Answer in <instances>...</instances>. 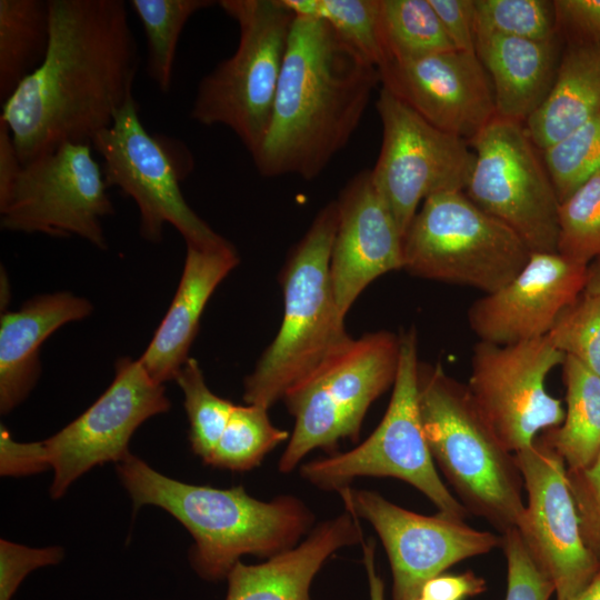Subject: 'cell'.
I'll return each mask as SVG.
<instances>
[{
  "mask_svg": "<svg viewBox=\"0 0 600 600\" xmlns=\"http://www.w3.org/2000/svg\"><path fill=\"white\" fill-rule=\"evenodd\" d=\"M338 493L346 510L378 533L391 566L392 600H414L429 579L449 567L502 547V536L473 529L463 519L416 513L351 486Z\"/></svg>",
  "mask_w": 600,
  "mask_h": 600,
  "instance_id": "9a60e30c",
  "label": "cell"
},
{
  "mask_svg": "<svg viewBox=\"0 0 600 600\" xmlns=\"http://www.w3.org/2000/svg\"><path fill=\"white\" fill-rule=\"evenodd\" d=\"M114 370L107 390L83 413L44 440L53 470V499L61 498L91 468L126 459L134 431L170 409L164 386L148 374L139 359L121 358Z\"/></svg>",
  "mask_w": 600,
  "mask_h": 600,
  "instance_id": "2e32d148",
  "label": "cell"
},
{
  "mask_svg": "<svg viewBox=\"0 0 600 600\" xmlns=\"http://www.w3.org/2000/svg\"><path fill=\"white\" fill-rule=\"evenodd\" d=\"M92 150L89 143H64L23 164L12 193L0 204L1 228L57 238L76 236L107 249L101 220L114 208Z\"/></svg>",
  "mask_w": 600,
  "mask_h": 600,
  "instance_id": "7c38bea8",
  "label": "cell"
},
{
  "mask_svg": "<svg viewBox=\"0 0 600 600\" xmlns=\"http://www.w3.org/2000/svg\"><path fill=\"white\" fill-rule=\"evenodd\" d=\"M414 600H429V599H427V598H424L422 596H418Z\"/></svg>",
  "mask_w": 600,
  "mask_h": 600,
  "instance_id": "c3c4849f",
  "label": "cell"
},
{
  "mask_svg": "<svg viewBox=\"0 0 600 600\" xmlns=\"http://www.w3.org/2000/svg\"><path fill=\"white\" fill-rule=\"evenodd\" d=\"M379 39L383 64L454 50L429 0H379Z\"/></svg>",
  "mask_w": 600,
  "mask_h": 600,
  "instance_id": "83f0119b",
  "label": "cell"
},
{
  "mask_svg": "<svg viewBox=\"0 0 600 600\" xmlns=\"http://www.w3.org/2000/svg\"><path fill=\"white\" fill-rule=\"evenodd\" d=\"M559 203L600 172V114L542 151Z\"/></svg>",
  "mask_w": 600,
  "mask_h": 600,
  "instance_id": "e575fe53",
  "label": "cell"
},
{
  "mask_svg": "<svg viewBox=\"0 0 600 600\" xmlns=\"http://www.w3.org/2000/svg\"><path fill=\"white\" fill-rule=\"evenodd\" d=\"M90 144L102 157L108 188H119L136 202L142 238L153 243L161 241L163 227L169 223L187 244L217 248L230 243L187 203L180 180L189 173L191 160L173 157L177 150L146 130L133 96Z\"/></svg>",
  "mask_w": 600,
  "mask_h": 600,
  "instance_id": "30bf717a",
  "label": "cell"
},
{
  "mask_svg": "<svg viewBox=\"0 0 600 600\" xmlns=\"http://www.w3.org/2000/svg\"><path fill=\"white\" fill-rule=\"evenodd\" d=\"M562 42L600 43V0H553Z\"/></svg>",
  "mask_w": 600,
  "mask_h": 600,
  "instance_id": "ab89813d",
  "label": "cell"
},
{
  "mask_svg": "<svg viewBox=\"0 0 600 600\" xmlns=\"http://www.w3.org/2000/svg\"><path fill=\"white\" fill-rule=\"evenodd\" d=\"M418 397L432 456L461 503L502 533L520 524L523 479L514 459L476 409L467 386L441 364L419 362Z\"/></svg>",
  "mask_w": 600,
  "mask_h": 600,
  "instance_id": "5b68a950",
  "label": "cell"
},
{
  "mask_svg": "<svg viewBox=\"0 0 600 600\" xmlns=\"http://www.w3.org/2000/svg\"><path fill=\"white\" fill-rule=\"evenodd\" d=\"M296 16L328 23L378 69L384 63L379 39V0H281Z\"/></svg>",
  "mask_w": 600,
  "mask_h": 600,
  "instance_id": "4dcf8cb0",
  "label": "cell"
},
{
  "mask_svg": "<svg viewBox=\"0 0 600 600\" xmlns=\"http://www.w3.org/2000/svg\"><path fill=\"white\" fill-rule=\"evenodd\" d=\"M399 339L398 371L379 426L353 449L301 464L300 474L319 489L337 492L360 477L400 479L421 491L439 512L464 520L469 511L442 482L423 433L416 330L401 332Z\"/></svg>",
  "mask_w": 600,
  "mask_h": 600,
  "instance_id": "9c48e42d",
  "label": "cell"
},
{
  "mask_svg": "<svg viewBox=\"0 0 600 600\" xmlns=\"http://www.w3.org/2000/svg\"><path fill=\"white\" fill-rule=\"evenodd\" d=\"M363 544V563L366 567L370 600H384V584L381 577L378 574L374 564L376 542L373 539L362 542Z\"/></svg>",
  "mask_w": 600,
  "mask_h": 600,
  "instance_id": "f6af8a7d",
  "label": "cell"
},
{
  "mask_svg": "<svg viewBox=\"0 0 600 600\" xmlns=\"http://www.w3.org/2000/svg\"><path fill=\"white\" fill-rule=\"evenodd\" d=\"M46 57L3 102L22 164L89 143L132 97L139 51L122 0H48Z\"/></svg>",
  "mask_w": 600,
  "mask_h": 600,
  "instance_id": "6da1fadb",
  "label": "cell"
},
{
  "mask_svg": "<svg viewBox=\"0 0 600 600\" xmlns=\"http://www.w3.org/2000/svg\"><path fill=\"white\" fill-rule=\"evenodd\" d=\"M566 357L600 377V294H582L557 319L547 334Z\"/></svg>",
  "mask_w": 600,
  "mask_h": 600,
  "instance_id": "d590c367",
  "label": "cell"
},
{
  "mask_svg": "<svg viewBox=\"0 0 600 600\" xmlns=\"http://www.w3.org/2000/svg\"><path fill=\"white\" fill-rule=\"evenodd\" d=\"M289 438L269 419L268 409L254 406H234L209 466L231 471H248L263 460L278 444Z\"/></svg>",
  "mask_w": 600,
  "mask_h": 600,
  "instance_id": "f546056e",
  "label": "cell"
},
{
  "mask_svg": "<svg viewBox=\"0 0 600 600\" xmlns=\"http://www.w3.org/2000/svg\"><path fill=\"white\" fill-rule=\"evenodd\" d=\"M218 4L238 23L239 43L200 80L190 118L208 127H227L252 154L271 121L294 14L281 0Z\"/></svg>",
  "mask_w": 600,
  "mask_h": 600,
  "instance_id": "8992f818",
  "label": "cell"
},
{
  "mask_svg": "<svg viewBox=\"0 0 600 600\" xmlns=\"http://www.w3.org/2000/svg\"><path fill=\"white\" fill-rule=\"evenodd\" d=\"M468 143L474 159L466 196L531 252H557L559 199L524 123L497 116Z\"/></svg>",
  "mask_w": 600,
  "mask_h": 600,
  "instance_id": "8fae6325",
  "label": "cell"
},
{
  "mask_svg": "<svg viewBox=\"0 0 600 600\" xmlns=\"http://www.w3.org/2000/svg\"><path fill=\"white\" fill-rule=\"evenodd\" d=\"M454 50L476 53L474 0H429Z\"/></svg>",
  "mask_w": 600,
  "mask_h": 600,
  "instance_id": "60d3db41",
  "label": "cell"
},
{
  "mask_svg": "<svg viewBox=\"0 0 600 600\" xmlns=\"http://www.w3.org/2000/svg\"><path fill=\"white\" fill-rule=\"evenodd\" d=\"M513 454L528 496L518 530L557 600H571L600 573V560L582 537L566 463L541 438Z\"/></svg>",
  "mask_w": 600,
  "mask_h": 600,
  "instance_id": "e0dca14e",
  "label": "cell"
},
{
  "mask_svg": "<svg viewBox=\"0 0 600 600\" xmlns=\"http://www.w3.org/2000/svg\"><path fill=\"white\" fill-rule=\"evenodd\" d=\"M588 266L558 252H531L521 271L468 309L470 329L494 344L547 336L559 316L584 291Z\"/></svg>",
  "mask_w": 600,
  "mask_h": 600,
  "instance_id": "d6986e66",
  "label": "cell"
},
{
  "mask_svg": "<svg viewBox=\"0 0 600 600\" xmlns=\"http://www.w3.org/2000/svg\"><path fill=\"white\" fill-rule=\"evenodd\" d=\"M174 380L183 393L189 420V440L196 456L209 464L236 404L214 394L207 386L194 358H189Z\"/></svg>",
  "mask_w": 600,
  "mask_h": 600,
  "instance_id": "1f68e13d",
  "label": "cell"
},
{
  "mask_svg": "<svg viewBox=\"0 0 600 600\" xmlns=\"http://www.w3.org/2000/svg\"><path fill=\"white\" fill-rule=\"evenodd\" d=\"M564 359L548 336L512 344L479 341L473 347L468 392L509 452L531 446L539 432L562 423V402L547 392L544 382Z\"/></svg>",
  "mask_w": 600,
  "mask_h": 600,
  "instance_id": "5bb4252c",
  "label": "cell"
},
{
  "mask_svg": "<svg viewBox=\"0 0 600 600\" xmlns=\"http://www.w3.org/2000/svg\"><path fill=\"white\" fill-rule=\"evenodd\" d=\"M507 559V594L504 600H549L554 584L531 554L518 528L502 533Z\"/></svg>",
  "mask_w": 600,
  "mask_h": 600,
  "instance_id": "8d00e7d4",
  "label": "cell"
},
{
  "mask_svg": "<svg viewBox=\"0 0 600 600\" xmlns=\"http://www.w3.org/2000/svg\"><path fill=\"white\" fill-rule=\"evenodd\" d=\"M381 88L436 128L471 140L497 117L493 90L477 53L448 50L378 69Z\"/></svg>",
  "mask_w": 600,
  "mask_h": 600,
  "instance_id": "ac0fdd59",
  "label": "cell"
},
{
  "mask_svg": "<svg viewBox=\"0 0 600 600\" xmlns=\"http://www.w3.org/2000/svg\"><path fill=\"white\" fill-rule=\"evenodd\" d=\"M330 258V277L339 313L347 312L378 277L403 269V234L373 184L361 170L343 187Z\"/></svg>",
  "mask_w": 600,
  "mask_h": 600,
  "instance_id": "ffe728a7",
  "label": "cell"
},
{
  "mask_svg": "<svg viewBox=\"0 0 600 600\" xmlns=\"http://www.w3.org/2000/svg\"><path fill=\"white\" fill-rule=\"evenodd\" d=\"M338 226L337 200L327 203L291 249L281 270L284 313L280 329L244 379L247 404L269 409L352 338L339 313L330 277Z\"/></svg>",
  "mask_w": 600,
  "mask_h": 600,
  "instance_id": "277c9868",
  "label": "cell"
},
{
  "mask_svg": "<svg viewBox=\"0 0 600 600\" xmlns=\"http://www.w3.org/2000/svg\"><path fill=\"white\" fill-rule=\"evenodd\" d=\"M376 108L382 142L371 177L404 237L421 201L464 191L474 154L468 141L430 124L382 88Z\"/></svg>",
  "mask_w": 600,
  "mask_h": 600,
  "instance_id": "4fadbf2b",
  "label": "cell"
},
{
  "mask_svg": "<svg viewBox=\"0 0 600 600\" xmlns=\"http://www.w3.org/2000/svg\"><path fill=\"white\" fill-rule=\"evenodd\" d=\"M23 164L17 152L9 127L0 119V204L12 193Z\"/></svg>",
  "mask_w": 600,
  "mask_h": 600,
  "instance_id": "ee69618b",
  "label": "cell"
},
{
  "mask_svg": "<svg viewBox=\"0 0 600 600\" xmlns=\"http://www.w3.org/2000/svg\"><path fill=\"white\" fill-rule=\"evenodd\" d=\"M51 468L44 441H16L7 428L0 427V473L1 476H29Z\"/></svg>",
  "mask_w": 600,
  "mask_h": 600,
  "instance_id": "b9f144b4",
  "label": "cell"
},
{
  "mask_svg": "<svg viewBox=\"0 0 600 600\" xmlns=\"http://www.w3.org/2000/svg\"><path fill=\"white\" fill-rule=\"evenodd\" d=\"M567 476L582 537L600 560V450L588 467L578 471L567 470Z\"/></svg>",
  "mask_w": 600,
  "mask_h": 600,
  "instance_id": "74e56055",
  "label": "cell"
},
{
  "mask_svg": "<svg viewBox=\"0 0 600 600\" xmlns=\"http://www.w3.org/2000/svg\"><path fill=\"white\" fill-rule=\"evenodd\" d=\"M50 37L44 0H0V99L4 102L43 61Z\"/></svg>",
  "mask_w": 600,
  "mask_h": 600,
  "instance_id": "4316f807",
  "label": "cell"
},
{
  "mask_svg": "<svg viewBox=\"0 0 600 600\" xmlns=\"http://www.w3.org/2000/svg\"><path fill=\"white\" fill-rule=\"evenodd\" d=\"M600 114V43L563 42L552 88L524 122L533 143L546 150Z\"/></svg>",
  "mask_w": 600,
  "mask_h": 600,
  "instance_id": "d4e9b609",
  "label": "cell"
},
{
  "mask_svg": "<svg viewBox=\"0 0 600 600\" xmlns=\"http://www.w3.org/2000/svg\"><path fill=\"white\" fill-rule=\"evenodd\" d=\"M360 542L359 519L346 510L262 563L237 562L227 576L226 600H311V582L326 561L339 549Z\"/></svg>",
  "mask_w": 600,
  "mask_h": 600,
  "instance_id": "7402d4cb",
  "label": "cell"
},
{
  "mask_svg": "<svg viewBox=\"0 0 600 600\" xmlns=\"http://www.w3.org/2000/svg\"><path fill=\"white\" fill-rule=\"evenodd\" d=\"M63 557L59 547L29 548L0 540V600H11L22 580L33 570L58 563Z\"/></svg>",
  "mask_w": 600,
  "mask_h": 600,
  "instance_id": "f35d334b",
  "label": "cell"
},
{
  "mask_svg": "<svg viewBox=\"0 0 600 600\" xmlns=\"http://www.w3.org/2000/svg\"><path fill=\"white\" fill-rule=\"evenodd\" d=\"M476 29L533 40L557 36L553 0H474Z\"/></svg>",
  "mask_w": 600,
  "mask_h": 600,
  "instance_id": "836d02e7",
  "label": "cell"
},
{
  "mask_svg": "<svg viewBox=\"0 0 600 600\" xmlns=\"http://www.w3.org/2000/svg\"><path fill=\"white\" fill-rule=\"evenodd\" d=\"M486 581L472 571L460 574H439L429 579L420 594L429 600H464L486 591Z\"/></svg>",
  "mask_w": 600,
  "mask_h": 600,
  "instance_id": "7bdbcfd3",
  "label": "cell"
},
{
  "mask_svg": "<svg viewBox=\"0 0 600 600\" xmlns=\"http://www.w3.org/2000/svg\"><path fill=\"white\" fill-rule=\"evenodd\" d=\"M563 42L477 34L476 53L490 79L497 116L524 123L556 79Z\"/></svg>",
  "mask_w": 600,
  "mask_h": 600,
  "instance_id": "cb8c5ba5",
  "label": "cell"
},
{
  "mask_svg": "<svg viewBox=\"0 0 600 600\" xmlns=\"http://www.w3.org/2000/svg\"><path fill=\"white\" fill-rule=\"evenodd\" d=\"M557 252L589 266L600 257V172L559 203Z\"/></svg>",
  "mask_w": 600,
  "mask_h": 600,
  "instance_id": "d6a6232c",
  "label": "cell"
},
{
  "mask_svg": "<svg viewBox=\"0 0 600 600\" xmlns=\"http://www.w3.org/2000/svg\"><path fill=\"white\" fill-rule=\"evenodd\" d=\"M239 263L232 243L217 248L187 244L179 286L146 351L139 358L157 382L173 380L190 358L202 312L220 282Z\"/></svg>",
  "mask_w": 600,
  "mask_h": 600,
  "instance_id": "44dd1931",
  "label": "cell"
},
{
  "mask_svg": "<svg viewBox=\"0 0 600 600\" xmlns=\"http://www.w3.org/2000/svg\"><path fill=\"white\" fill-rule=\"evenodd\" d=\"M217 3L211 0H130L147 42V72L158 89L167 93L172 83L179 38L189 19Z\"/></svg>",
  "mask_w": 600,
  "mask_h": 600,
  "instance_id": "f1b7e54d",
  "label": "cell"
},
{
  "mask_svg": "<svg viewBox=\"0 0 600 600\" xmlns=\"http://www.w3.org/2000/svg\"><path fill=\"white\" fill-rule=\"evenodd\" d=\"M92 304L68 291L37 296L0 318V411L9 413L33 389L40 348L62 326L87 318Z\"/></svg>",
  "mask_w": 600,
  "mask_h": 600,
  "instance_id": "603a6c76",
  "label": "cell"
},
{
  "mask_svg": "<svg viewBox=\"0 0 600 600\" xmlns=\"http://www.w3.org/2000/svg\"><path fill=\"white\" fill-rule=\"evenodd\" d=\"M531 251L463 191L427 198L403 237V269L423 279L491 293L510 282Z\"/></svg>",
  "mask_w": 600,
  "mask_h": 600,
  "instance_id": "ba28073f",
  "label": "cell"
},
{
  "mask_svg": "<svg viewBox=\"0 0 600 600\" xmlns=\"http://www.w3.org/2000/svg\"><path fill=\"white\" fill-rule=\"evenodd\" d=\"M590 294H600V257L588 266L584 291Z\"/></svg>",
  "mask_w": 600,
  "mask_h": 600,
  "instance_id": "bcb514c9",
  "label": "cell"
},
{
  "mask_svg": "<svg viewBox=\"0 0 600 600\" xmlns=\"http://www.w3.org/2000/svg\"><path fill=\"white\" fill-rule=\"evenodd\" d=\"M399 334L377 331L352 339L283 396L294 428L279 460L291 472L314 449L333 451L339 441H357L368 409L393 386Z\"/></svg>",
  "mask_w": 600,
  "mask_h": 600,
  "instance_id": "52a82bcc",
  "label": "cell"
},
{
  "mask_svg": "<svg viewBox=\"0 0 600 600\" xmlns=\"http://www.w3.org/2000/svg\"><path fill=\"white\" fill-rule=\"evenodd\" d=\"M134 509L156 506L192 536L190 562L207 580H220L244 554L270 558L297 546L314 516L294 496L270 501L251 497L241 486L218 489L169 478L129 454L117 464Z\"/></svg>",
  "mask_w": 600,
  "mask_h": 600,
  "instance_id": "3957f363",
  "label": "cell"
},
{
  "mask_svg": "<svg viewBox=\"0 0 600 600\" xmlns=\"http://www.w3.org/2000/svg\"><path fill=\"white\" fill-rule=\"evenodd\" d=\"M571 600H600V573Z\"/></svg>",
  "mask_w": 600,
  "mask_h": 600,
  "instance_id": "7dc6e473",
  "label": "cell"
},
{
  "mask_svg": "<svg viewBox=\"0 0 600 600\" xmlns=\"http://www.w3.org/2000/svg\"><path fill=\"white\" fill-rule=\"evenodd\" d=\"M567 412L541 439L563 459L568 471L588 467L600 450V377L572 357L563 363Z\"/></svg>",
  "mask_w": 600,
  "mask_h": 600,
  "instance_id": "484cf974",
  "label": "cell"
},
{
  "mask_svg": "<svg viewBox=\"0 0 600 600\" xmlns=\"http://www.w3.org/2000/svg\"><path fill=\"white\" fill-rule=\"evenodd\" d=\"M378 68L324 21L296 17L268 131L251 154L268 178H317L350 141Z\"/></svg>",
  "mask_w": 600,
  "mask_h": 600,
  "instance_id": "7a4b0ae2",
  "label": "cell"
}]
</instances>
